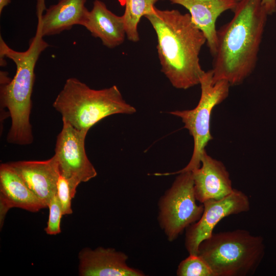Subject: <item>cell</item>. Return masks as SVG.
Instances as JSON below:
<instances>
[{
  "label": "cell",
  "mask_w": 276,
  "mask_h": 276,
  "mask_svg": "<svg viewBox=\"0 0 276 276\" xmlns=\"http://www.w3.org/2000/svg\"><path fill=\"white\" fill-rule=\"evenodd\" d=\"M53 106L62 120L79 130L87 131L109 116L131 114L136 111L124 99L116 85L95 89L76 78L66 80Z\"/></svg>",
  "instance_id": "obj_4"
},
{
  "label": "cell",
  "mask_w": 276,
  "mask_h": 276,
  "mask_svg": "<svg viewBox=\"0 0 276 276\" xmlns=\"http://www.w3.org/2000/svg\"><path fill=\"white\" fill-rule=\"evenodd\" d=\"M199 84L201 96L197 106L190 110H175L171 114L179 117L193 138L194 148L191 158L182 169L173 172L159 173V176L175 175L192 171L201 166V159L205 148L213 139L210 132L211 114L214 108L228 96L230 84L225 80L213 83L212 70L205 72Z\"/></svg>",
  "instance_id": "obj_6"
},
{
  "label": "cell",
  "mask_w": 276,
  "mask_h": 276,
  "mask_svg": "<svg viewBox=\"0 0 276 276\" xmlns=\"http://www.w3.org/2000/svg\"><path fill=\"white\" fill-rule=\"evenodd\" d=\"M57 195L61 204L63 215L71 214V200L73 198L67 181L61 175L57 182Z\"/></svg>",
  "instance_id": "obj_20"
},
{
  "label": "cell",
  "mask_w": 276,
  "mask_h": 276,
  "mask_svg": "<svg viewBox=\"0 0 276 276\" xmlns=\"http://www.w3.org/2000/svg\"><path fill=\"white\" fill-rule=\"evenodd\" d=\"M178 276H215L207 263L198 255H189L181 261L176 271Z\"/></svg>",
  "instance_id": "obj_18"
},
{
  "label": "cell",
  "mask_w": 276,
  "mask_h": 276,
  "mask_svg": "<svg viewBox=\"0 0 276 276\" xmlns=\"http://www.w3.org/2000/svg\"><path fill=\"white\" fill-rule=\"evenodd\" d=\"M82 26L110 49L122 44L126 36L123 15L112 12L101 0L94 1Z\"/></svg>",
  "instance_id": "obj_16"
},
{
  "label": "cell",
  "mask_w": 276,
  "mask_h": 276,
  "mask_svg": "<svg viewBox=\"0 0 276 276\" xmlns=\"http://www.w3.org/2000/svg\"><path fill=\"white\" fill-rule=\"evenodd\" d=\"M11 2V0H0V14L5 7L7 6Z\"/></svg>",
  "instance_id": "obj_22"
},
{
  "label": "cell",
  "mask_w": 276,
  "mask_h": 276,
  "mask_svg": "<svg viewBox=\"0 0 276 276\" xmlns=\"http://www.w3.org/2000/svg\"><path fill=\"white\" fill-rule=\"evenodd\" d=\"M55 148L60 174L68 182L72 198L81 182L96 177L97 172L87 156L85 140L87 131L79 130L62 120Z\"/></svg>",
  "instance_id": "obj_8"
},
{
  "label": "cell",
  "mask_w": 276,
  "mask_h": 276,
  "mask_svg": "<svg viewBox=\"0 0 276 276\" xmlns=\"http://www.w3.org/2000/svg\"><path fill=\"white\" fill-rule=\"evenodd\" d=\"M81 276H143L142 271L130 267L127 255L112 248H85L78 256Z\"/></svg>",
  "instance_id": "obj_11"
},
{
  "label": "cell",
  "mask_w": 276,
  "mask_h": 276,
  "mask_svg": "<svg viewBox=\"0 0 276 276\" xmlns=\"http://www.w3.org/2000/svg\"><path fill=\"white\" fill-rule=\"evenodd\" d=\"M177 174L158 201V222L170 242L197 221L203 211V204L196 203L192 172Z\"/></svg>",
  "instance_id": "obj_7"
},
{
  "label": "cell",
  "mask_w": 276,
  "mask_h": 276,
  "mask_svg": "<svg viewBox=\"0 0 276 276\" xmlns=\"http://www.w3.org/2000/svg\"><path fill=\"white\" fill-rule=\"evenodd\" d=\"M262 2L268 15L276 12V0H262Z\"/></svg>",
  "instance_id": "obj_21"
},
{
  "label": "cell",
  "mask_w": 276,
  "mask_h": 276,
  "mask_svg": "<svg viewBox=\"0 0 276 276\" xmlns=\"http://www.w3.org/2000/svg\"><path fill=\"white\" fill-rule=\"evenodd\" d=\"M173 4L185 7L189 12L195 26L203 33L212 56L217 41L216 22L227 10L234 11L240 0H169Z\"/></svg>",
  "instance_id": "obj_15"
},
{
  "label": "cell",
  "mask_w": 276,
  "mask_h": 276,
  "mask_svg": "<svg viewBox=\"0 0 276 276\" xmlns=\"http://www.w3.org/2000/svg\"><path fill=\"white\" fill-rule=\"evenodd\" d=\"M191 172L195 197L201 203L208 200L221 199L234 190L224 165L208 154L205 150L201 166Z\"/></svg>",
  "instance_id": "obj_13"
},
{
  "label": "cell",
  "mask_w": 276,
  "mask_h": 276,
  "mask_svg": "<svg viewBox=\"0 0 276 276\" xmlns=\"http://www.w3.org/2000/svg\"><path fill=\"white\" fill-rule=\"evenodd\" d=\"M163 0H125L123 15L127 39L136 42L140 40L138 26L142 17L152 13L156 3Z\"/></svg>",
  "instance_id": "obj_17"
},
{
  "label": "cell",
  "mask_w": 276,
  "mask_h": 276,
  "mask_svg": "<svg viewBox=\"0 0 276 276\" xmlns=\"http://www.w3.org/2000/svg\"><path fill=\"white\" fill-rule=\"evenodd\" d=\"M265 251L262 236L239 229L213 233L200 243L197 255L215 276H248L256 272Z\"/></svg>",
  "instance_id": "obj_5"
},
{
  "label": "cell",
  "mask_w": 276,
  "mask_h": 276,
  "mask_svg": "<svg viewBox=\"0 0 276 276\" xmlns=\"http://www.w3.org/2000/svg\"><path fill=\"white\" fill-rule=\"evenodd\" d=\"M145 17L156 34L161 71L172 86L187 89L199 84L205 71L199 56L206 39L193 22L190 14L155 7Z\"/></svg>",
  "instance_id": "obj_2"
},
{
  "label": "cell",
  "mask_w": 276,
  "mask_h": 276,
  "mask_svg": "<svg viewBox=\"0 0 276 276\" xmlns=\"http://www.w3.org/2000/svg\"><path fill=\"white\" fill-rule=\"evenodd\" d=\"M202 204L203 211L201 217L186 229L185 245L189 255H197L200 243L212 235L215 227L222 219L248 212L250 208L248 197L235 189L221 199L208 200Z\"/></svg>",
  "instance_id": "obj_9"
},
{
  "label": "cell",
  "mask_w": 276,
  "mask_h": 276,
  "mask_svg": "<svg viewBox=\"0 0 276 276\" xmlns=\"http://www.w3.org/2000/svg\"><path fill=\"white\" fill-rule=\"evenodd\" d=\"M43 37L39 21L35 35L30 39L29 47L25 51L12 49L0 36L1 65L7 57L16 66L13 79L1 83L0 91L1 105L8 109L11 120L7 136L9 143L26 145L30 144L33 140L30 117L35 67L42 52L49 47Z\"/></svg>",
  "instance_id": "obj_3"
},
{
  "label": "cell",
  "mask_w": 276,
  "mask_h": 276,
  "mask_svg": "<svg viewBox=\"0 0 276 276\" xmlns=\"http://www.w3.org/2000/svg\"><path fill=\"white\" fill-rule=\"evenodd\" d=\"M48 207L49 216L47 226L44 229L47 234L55 235L61 232L60 221L62 214L61 206L57 194L51 199Z\"/></svg>",
  "instance_id": "obj_19"
},
{
  "label": "cell",
  "mask_w": 276,
  "mask_h": 276,
  "mask_svg": "<svg viewBox=\"0 0 276 276\" xmlns=\"http://www.w3.org/2000/svg\"><path fill=\"white\" fill-rule=\"evenodd\" d=\"M44 205L26 186L9 163L0 166V225L10 209L19 208L36 212Z\"/></svg>",
  "instance_id": "obj_14"
},
{
  "label": "cell",
  "mask_w": 276,
  "mask_h": 276,
  "mask_svg": "<svg viewBox=\"0 0 276 276\" xmlns=\"http://www.w3.org/2000/svg\"><path fill=\"white\" fill-rule=\"evenodd\" d=\"M44 1H37V19L43 37L59 34L75 25L82 26L89 11L87 0H58L47 9Z\"/></svg>",
  "instance_id": "obj_12"
},
{
  "label": "cell",
  "mask_w": 276,
  "mask_h": 276,
  "mask_svg": "<svg viewBox=\"0 0 276 276\" xmlns=\"http://www.w3.org/2000/svg\"><path fill=\"white\" fill-rule=\"evenodd\" d=\"M232 19L217 30L213 83H242L254 71L268 15L262 0H240Z\"/></svg>",
  "instance_id": "obj_1"
},
{
  "label": "cell",
  "mask_w": 276,
  "mask_h": 276,
  "mask_svg": "<svg viewBox=\"0 0 276 276\" xmlns=\"http://www.w3.org/2000/svg\"><path fill=\"white\" fill-rule=\"evenodd\" d=\"M28 188L47 206L57 194L60 175L54 156L45 160L9 163Z\"/></svg>",
  "instance_id": "obj_10"
}]
</instances>
